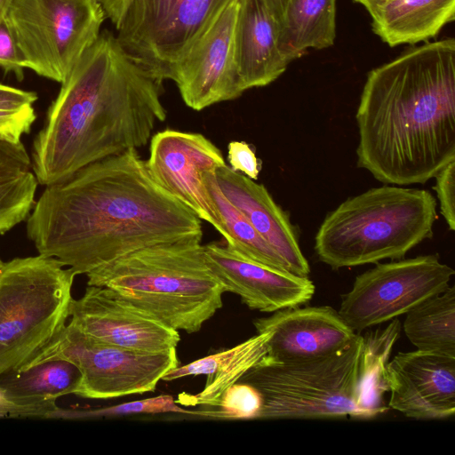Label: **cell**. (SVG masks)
<instances>
[{
    "label": "cell",
    "mask_w": 455,
    "mask_h": 455,
    "mask_svg": "<svg viewBox=\"0 0 455 455\" xmlns=\"http://www.w3.org/2000/svg\"><path fill=\"white\" fill-rule=\"evenodd\" d=\"M26 229L39 254L76 275L146 247L203 237L201 220L152 178L138 149L45 186Z\"/></svg>",
    "instance_id": "obj_1"
},
{
    "label": "cell",
    "mask_w": 455,
    "mask_h": 455,
    "mask_svg": "<svg viewBox=\"0 0 455 455\" xmlns=\"http://www.w3.org/2000/svg\"><path fill=\"white\" fill-rule=\"evenodd\" d=\"M60 84L32 144V171L44 187L97 161L143 148L156 124L166 119L161 84L108 30Z\"/></svg>",
    "instance_id": "obj_2"
},
{
    "label": "cell",
    "mask_w": 455,
    "mask_h": 455,
    "mask_svg": "<svg viewBox=\"0 0 455 455\" xmlns=\"http://www.w3.org/2000/svg\"><path fill=\"white\" fill-rule=\"evenodd\" d=\"M357 166L387 185L425 184L455 160V40L371 70L355 114Z\"/></svg>",
    "instance_id": "obj_3"
},
{
    "label": "cell",
    "mask_w": 455,
    "mask_h": 455,
    "mask_svg": "<svg viewBox=\"0 0 455 455\" xmlns=\"http://www.w3.org/2000/svg\"><path fill=\"white\" fill-rule=\"evenodd\" d=\"M400 332L394 318L326 355L285 363L262 358L238 381L259 392L258 419H373L389 409L386 365Z\"/></svg>",
    "instance_id": "obj_4"
},
{
    "label": "cell",
    "mask_w": 455,
    "mask_h": 455,
    "mask_svg": "<svg viewBox=\"0 0 455 455\" xmlns=\"http://www.w3.org/2000/svg\"><path fill=\"white\" fill-rule=\"evenodd\" d=\"M202 237L138 250L86 275L166 326L187 333L222 307L224 286L208 266Z\"/></svg>",
    "instance_id": "obj_5"
},
{
    "label": "cell",
    "mask_w": 455,
    "mask_h": 455,
    "mask_svg": "<svg viewBox=\"0 0 455 455\" xmlns=\"http://www.w3.org/2000/svg\"><path fill=\"white\" fill-rule=\"evenodd\" d=\"M437 202L426 189L385 184L330 212L315 236V251L332 269L400 259L433 236Z\"/></svg>",
    "instance_id": "obj_6"
},
{
    "label": "cell",
    "mask_w": 455,
    "mask_h": 455,
    "mask_svg": "<svg viewBox=\"0 0 455 455\" xmlns=\"http://www.w3.org/2000/svg\"><path fill=\"white\" fill-rule=\"evenodd\" d=\"M76 275L42 254L0 268V376L28 368L68 324Z\"/></svg>",
    "instance_id": "obj_7"
},
{
    "label": "cell",
    "mask_w": 455,
    "mask_h": 455,
    "mask_svg": "<svg viewBox=\"0 0 455 455\" xmlns=\"http://www.w3.org/2000/svg\"><path fill=\"white\" fill-rule=\"evenodd\" d=\"M105 19L99 0H12L4 16L25 68L60 84L98 39Z\"/></svg>",
    "instance_id": "obj_8"
},
{
    "label": "cell",
    "mask_w": 455,
    "mask_h": 455,
    "mask_svg": "<svg viewBox=\"0 0 455 455\" xmlns=\"http://www.w3.org/2000/svg\"><path fill=\"white\" fill-rule=\"evenodd\" d=\"M238 0H130L116 36L122 49L158 84Z\"/></svg>",
    "instance_id": "obj_9"
},
{
    "label": "cell",
    "mask_w": 455,
    "mask_h": 455,
    "mask_svg": "<svg viewBox=\"0 0 455 455\" xmlns=\"http://www.w3.org/2000/svg\"><path fill=\"white\" fill-rule=\"evenodd\" d=\"M57 359L76 365L81 379L75 395L89 399L153 391L165 373L179 366L176 348L158 353L135 351L93 339L68 323L29 366Z\"/></svg>",
    "instance_id": "obj_10"
},
{
    "label": "cell",
    "mask_w": 455,
    "mask_h": 455,
    "mask_svg": "<svg viewBox=\"0 0 455 455\" xmlns=\"http://www.w3.org/2000/svg\"><path fill=\"white\" fill-rule=\"evenodd\" d=\"M454 274L436 254L378 262L355 277L351 290L342 295L338 312L360 333L397 318L443 291Z\"/></svg>",
    "instance_id": "obj_11"
},
{
    "label": "cell",
    "mask_w": 455,
    "mask_h": 455,
    "mask_svg": "<svg viewBox=\"0 0 455 455\" xmlns=\"http://www.w3.org/2000/svg\"><path fill=\"white\" fill-rule=\"evenodd\" d=\"M146 164L164 190L224 238L220 215L204 181L205 173H216L227 164L219 148L201 133L165 129L152 135Z\"/></svg>",
    "instance_id": "obj_12"
},
{
    "label": "cell",
    "mask_w": 455,
    "mask_h": 455,
    "mask_svg": "<svg viewBox=\"0 0 455 455\" xmlns=\"http://www.w3.org/2000/svg\"><path fill=\"white\" fill-rule=\"evenodd\" d=\"M69 324L98 340L124 348L158 353L176 348L180 337L151 315L121 299L112 290L88 285L73 299Z\"/></svg>",
    "instance_id": "obj_13"
},
{
    "label": "cell",
    "mask_w": 455,
    "mask_h": 455,
    "mask_svg": "<svg viewBox=\"0 0 455 455\" xmlns=\"http://www.w3.org/2000/svg\"><path fill=\"white\" fill-rule=\"evenodd\" d=\"M238 1L224 11L173 70L171 80L184 103L194 110L235 100L244 92L234 57Z\"/></svg>",
    "instance_id": "obj_14"
},
{
    "label": "cell",
    "mask_w": 455,
    "mask_h": 455,
    "mask_svg": "<svg viewBox=\"0 0 455 455\" xmlns=\"http://www.w3.org/2000/svg\"><path fill=\"white\" fill-rule=\"evenodd\" d=\"M388 407L415 419L455 413V356L415 350L399 352L386 365Z\"/></svg>",
    "instance_id": "obj_15"
},
{
    "label": "cell",
    "mask_w": 455,
    "mask_h": 455,
    "mask_svg": "<svg viewBox=\"0 0 455 455\" xmlns=\"http://www.w3.org/2000/svg\"><path fill=\"white\" fill-rule=\"evenodd\" d=\"M206 262L226 291L237 294L251 309L273 313L307 303L315 284L307 276L277 270L243 257L229 246L204 245Z\"/></svg>",
    "instance_id": "obj_16"
},
{
    "label": "cell",
    "mask_w": 455,
    "mask_h": 455,
    "mask_svg": "<svg viewBox=\"0 0 455 455\" xmlns=\"http://www.w3.org/2000/svg\"><path fill=\"white\" fill-rule=\"evenodd\" d=\"M257 332L271 331L263 359L285 363L315 358L346 347L355 333L329 306L286 307L253 321Z\"/></svg>",
    "instance_id": "obj_17"
},
{
    "label": "cell",
    "mask_w": 455,
    "mask_h": 455,
    "mask_svg": "<svg viewBox=\"0 0 455 455\" xmlns=\"http://www.w3.org/2000/svg\"><path fill=\"white\" fill-rule=\"evenodd\" d=\"M215 176L225 196L284 259L291 273L308 276L310 266L301 251L297 230L266 187L227 164L220 167Z\"/></svg>",
    "instance_id": "obj_18"
},
{
    "label": "cell",
    "mask_w": 455,
    "mask_h": 455,
    "mask_svg": "<svg viewBox=\"0 0 455 455\" xmlns=\"http://www.w3.org/2000/svg\"><path fill=\"white\" fill-rule=\"evenodd\" d=\"M234 57L243 91L268 85L287 68L277 39V23L261 0H239Z\"/></svg>",
    "instance_id": "obj_19"
},
{
    "label": "cell",
    "mask_w": 455,
    "mask_h": 455,
    "mask_svg": "<svg viewBox=\"0 0 455 455\" xmlns=\"http://www.w3.org/2000/svg\"><path fill=\"white\" fill-rule=\"evenodd\" d=\"M81 372L73 363L50 360L0 376V390L18 417L49 418L57 414L56 401L76 394Z\"/></svg>",
    "instance_id": "obj_20"
},
{
    "label": "cell",
    "mask_w": 455,
    "mask_h": 455,
    "mask_svg": "<svg viewBox=\"0 0 455 455\" xmlns=\"http://www.w3.org/2000/svg\"><path fill=\"white\" fill-rule=\"evenodd\" d=\"M271 331L267 330L227 350L204 356L183 366H178L162 379L174 380L188 376L206 375L204 389L190 395L192 404L218 406L222 394L251 367L256 365L267 352Z\"/></svg>",
    "instance_id": "obj_21"
},
{
    "label": "cell",
    "mask_w": 455,
    "mask_h": 455,
    "mask_svg": "<svg viewBox=\"0 0 455 455\" xmlns=\"http://www.w3.org/2000/svg\"><path fill=\"white\" fill-rule=\"evenodd\" d=\"M455 0H388L371 16L373 32L389 46L425 42L454 20Z\"/></svg>",
    "instance_id": "obj_22"
},
{
    "label": "cell",
    "mask_w": 455,
    "mask_h": 455,
    "mask_svg": "<svg viewBox=\"0 0 455 455\" xmlns=\"http://www.w3.org/2000/svg\"><path fill=\"white\" fill-rule=\"evenodd\" d=\"M335 37L336 0H288L277 22V39L289 63L310 48L333 45Z\"/></svg>",
    "instance_id": "obj_23"
},
{
    "label": "cell",
    "mask_w": 455,
    "mask_h": 455,
    "mask_svg": "<svg viewBox=\"0 0 455 455\" xmlns=\"http://www.w3.org/2000/svg\"><path fill=\"white\" fill-rule=\"evenodd\" d=\"M37 185L23 143L0 140V235L27 220Z\"/></svg>",
    "instance_id": "obj_24"
},
{
    "label": "cell",
    "mask_w": 455,
    "mask_h": 455,
    "mask_svg": "<svg viewBox=\"0 0 455 455\" xmlns=\"http://www.w3.org/2000/svg\"><path fill=\"white\" fill-rule=\"evenodd\" d=\"M403 331L419 350L455 356V286L408 311Z\"/></svg>",
    "instance_id": "obj_25"
},
{
    "label": "cell",
    "mask_w": 455,
    "mask_h": 455,
    "mask_svg": "<svg viewBox=\"0 0 455 455\" xmlns=\"http://www.w3.org/2000/svg\"><path fill=\"white\" fill-rule=\"evenodd\" d=\"M204 181L225 231V243L243 257L271 268L291 273L284 259L225 196L217 183L215 173H205Z\"/></svg>",
    "instance_id": "obj_26"
},
{
    "label": "cell",
    "mask_w": 455,
    "mask_h": 455,
    "mask_svg": "<svg viewBox=\"0 0 455 455\" xmlns=\"http://www.w3.org/2000/svg\"><path fill=\"white\" fill-rule=\"evenodd\" d=\"M262 403V397L254 387L238 381L222 394L218 403L219 411L204 415L231 419H258Z\"/></svg>",
    "instance_id": "obj_27"
},
{
    "label": "cell",
    "mask_w": 455,
    "mask_h": 455,
    "mask_svg": "<svg viewBox=\"0 0 455 455\" xmlns=\"http://www.w3.org/2000/svg\"><path fill=\"white\" fill-rule=\"evenodd\" d=\"M165 412L191 413L179 407L172 395H161L156 397L128 402L122 404L83 412L87 417H119L133 414H156Z\"/></svg>",
    "instance_id": "obj_28"
},
{
    "label": "cell",
    "mask_w": 455,
    "mask_h": 455,
    "mask_svg": "<svg viewBox=\"0 0 455 455\" xmlns=\"http://www.w3.org/2000/svg\"><path fill=\"white\" fill-rule=\"evenodd\" d=\"M440 212L451 231L455 230V160L443 167L434 177Z\"/></svg>",
    "instance_id": "obj_29"
},
{
    "label": "cell",
    "mask_w": 455,
    "mask_h": 455,
    "mask_svg": "<svg viewBox=\"0 0 455 455\" xmlns=\"http://www.w3.org/2000/svg\"><path fill=\"white\" fill-rule=\"evenodd\" d=\"M36 119L34 107L0 110V140L11 143L21 142V138L29 133Z\"/></svg>",
    "instance_id": "obj_30"
},
{
    "label": "cell",
    "mask_w": 455,
    "mask_h": 455,
    "mask_svg": "<svg viewBox=\"0 0 455 455\" xmlns=\"http://www.w3.org/2000/svg\"><path fill=\"white\" fill-rule=\"evenodd\" d=\"M0 68L6 74H14L19 81L24 78L23 59L4 19L0 22Z\"/></svg>",
    "instance_id": "obj_31"
},
{
    "label": "cell",
    "mask_w": 455,
    "mask_h": 455,
    "mask_svg": "<svg viewBox=\"0 0 455 455\" xmlns=\"http://www.w3.org/2000/svg\"><path fill=\"white\" fill-rule=\"evenodd\" d=\"M228 160L230 168L257 180L260 165L252 148L243 141H231L228 146Z\"/></svg>",
    "instance_id": "obj_32"
},
{
    "label": "cell",
    "mask_w": 455,
    "mask_h": 455,
    "mask_svg": "<svg viewBox=\"0 0 455 455\" xmlns=\"http://www.w3.org/2000/svg\"><path fill=\"white\" fill-rule=\"evenodd\" d=\"M37 99L35 92L0 84V110H18L33 107Z\"/></svg>",
    "instance_id": "obj_33"
},
{
    "label": "cell",
    "mask_w": 455,
    "mask_h": 455,
    "mask_svg": "<svg viewBox=\"0 0 455 455\" xmlns=\"http://www.w3.org/2000/svg\"><path fill=\"white\" fill-rule=\"evenodd\" d=\"M99 2L102 6L106 18L109 19L117 29L130 0H99Z\"/></svg>",
    "instance_id": "obj_34"
},
{
    "label": "cell",
    "mask_w": 455,
    "mask_h": 455,
    "mask_svg": "<svg viewBox=\"0 0 455 455\" xmlns=\"http://www.w3.org/2000/svg\"><path fill=\"white\" fill-rule=\"evenodd\" d=\"M276 23L281 20L288 0H261Z\"/></svg>",
    "instance_id": "obj_35"
},
{
    "label": "cell",
    "mask_w": 455,
    "mask_h": 455,
    "mask_svg": "<svg viewBox=\"0 0 455 455\" xmlns=\"http://www.w3.org/2000/svg\"><path fill=\"white\" fill-rule=\"evenodd\" d=\"M0 412L4 416L18 417L15 407L10 403L0 390Z\"/></svg>",
    "instance_id": "obj_36"
},
{
    "label": "cell",
    "mask_w": 455,
    "mask_h": 455,
    "mask_svg": "<svg viewBox=\"0 0 455 455\" xmlns=\"http://www.w3.org/2000/svg\"><path fill=\"white\" fill-rule=\"evenodd\" d=\"M365 7L370 14L376 11L379 6L384 4L388 0H354Z\"/></svg>",
    "instance_id": "obj_37"
},
{
    "label": "cell",
    "mask_w": 455,
    "mask_h": 455,
    "mask_svg": "<svg viewBox=\"0 0 455 455\" xmlns=\"http://www.w3.org/2000/svg\"><path fill=\"white\" fill-rule=\"evenodd\" d=\"M12 0H0V22L3 20L4 13Z\"/></svg>",
    "instance_id": "obj_38"
},
{
    "label": "cell",
    "mask_w": 455,
    "mask_h": 455,
    "mask_svg": "<svg viewBox=\"0 0 455 455\" xmlns=\"http://www.w3.org/2000/svg\"><path fill=\"white\" fill-rule=\"evenodd\" d=\"M4 261L0 259V268L3 266Z\"/></svg>",
    "instance_id": "obj_39"
},
{
    "label": "cell",
    "mask_w": 455,
    "mask_h": 455,
    "mask_svg": "<svg viewBox=\"0 0 455 455\" xmlns=\"http://www.w3.org/2000/svg\"><path fill=\"white\" fill-rule=\"evenodd\" d=\"M0 417H3V415L1 414V412H0Z\"/></svg>",
    "instance_id": "obj_40"
}]
</instances>
